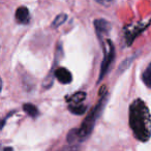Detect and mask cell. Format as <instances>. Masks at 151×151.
<instances>
[{"label": "cell", "mask_w": 151, "mask_h": 151, "mask_svg": "<svg viewBox=\"0 0 151 151\" xmlns=\"http://www.w3.org/2000/svg\"><path fill=\"white\" fill-rule=\"evenodd\" d=\"M129 125L134 136L141 142L151 138V115L142 99H136L129 107Z\"/></svg>", "instance_id": "6da1fadb"}, {"label": "cell", "mask_w": 151, "mask_h": 151, "mask_svg": "<svg viewBox=\"0 0 151 151\" xmlns=\"http://www.w3.org/2000/svg\"><path fill=\"white\" fill-rule=\"evenodd\" d=\"M99 94H101V99L97 103V105L93 108V110L88 114L85 120L83 121V123L81 124L80 128L79 129H73V132H75V136H73L71 134H68L67 136V141L69 143L73 142L76 140H85L87 139L89 136H90L91 132L93 130V127L95 125V122H96L97 118L99 117L101 113V110L104 109V106L106 104V101H107V94L108 93L106 92V88L104 87L101 89V91H99Z\"/></svg>", "instance_id": "7a4b0ae2"}, {"label": "cell", "mask_w": 151, "mask_h": 151, "mask_svg": "<svg viewBox=\"0 0 151 151\" xmlns=\"http://www.w3.org/2000/svg\"><path fill=\"white\" fill-rule=\"evenodd\" d=\"M101 44H103V49H104V59L101 66V73H99V81L104 79V77L108 73L112 62H113L114 56H115V48H114V45L111 40H101Z\"/></svg>", "instance_id": "3957f363"}, {"label": "cell", "mask_w": 151, "mask_h": 151, "mask_svg": "<svg viewBox=\"0 0 151 151\" xmlns=\"http://www.w3.org/2000/svg\"><path fill=\"white\" fill-rule=\"evenodd\" d=\"M94 27L96 34L99 36V38L101 40H104L105 36H107L110 33V30H111V24L108 21L104 19H97L94 21Z\"/></svg>", "instance_id": "277c9868"}, {"label": "cell", "mask_w": 151, "mask_h": 151, "mask_svg": "<svg viewBox=\"0 0 151 151\" xmlns=\"http://www.w3.org/2000/svg\"><path fill=\"white\" fill-rule=\"evenodd\" d=\"M148 26V24H143V23H139L136 25H132V27H127L126 28V33H125V38L127 40V45L129 46L132 44V42L137 37V35L141 33L145 28Z\"/></svg>", "instance_id": "5b68a950"}, {"label": "cell", "mask_w": 151, "mask_h": 151, "mask_svg": "<svg viewBox=\"0 0 151 151\" xmlns=\"http://www.w3.org/2000/svg\"><path fill=\"white\" fill-rule=\"evenodd\" d=\"M55 78L61 83V84H69L73 81V76L71 73L66 69L65 67H58L55 69Z\"/></svg>", "instance_id": "8992f818"}, {"label": "cell", "mask_w": 151, "mask_h": 151, "mask_svg": "<svg viewBox=\"0 0 151 151\" xmlns=\"http://www.w3.org/2000/svg\"><path fill=\"white\" fill-rule=\"evenodd\" d=\"M30 20V13L26 6H20L16 11V21L19 24H27Z\"/></svg>", "instance_id": "52a82bcc"}, {"label": "cell", "mask_w": 151, "mask_h": 151, "mask_svg": "<svg viewBox=\"0 0 151 151\" xmlns=\"http://www.w3.org/2000/svg\"><path fill=\"white\" fill-rule=\"evenodd\" d=\"M85 99H86V93L80 91V92L75 93L70 97H68L67 101H68L69 105H81Z\"/></svg>", "instance_id": "ba28073f"}, {"label": "cell", "mask_w": 151, "mask_h": 151, "mask_svg": "<svg viewBox=\"0 0 151 151\" xmlns=\"http://www.w3.org/2000/svg\"><path fill=\"white\" fill-rule=\"evenodd\" d=\"M23 110L27 115H29L30 117H32V118H36L40 115L38 109L34 105H32V104H25V105L23 106Z\"/></svg>", "instance_id": "9c48e42d"}, {"label": "cell", "mask_w": 151, "mask_h": 151, "mask_svg": "<svg viewBox=\"0 0 151 151\" xmlns=\"http://www.w3.org/2000/svg\"><path fill=\"white\" fill-rule=\"evenodd\" d=\"M142 80L147 87L151 88V63L146 67V69H145L144 73H143Z\"/></svg>", "instance_id": "30bf717a"}, {"label": "cell", "mask_w": 151, "mask_h": 151, "mask_svg": "<svg viewBox=\"0 0 151 151\" xmlns=\"http://www.w3.org/2000/svg\"><path fill=\"white\" fill-rule=\"evenodd\" d=\"M68 109L73 114H76V115H82V114H84L85 111L87 110V107L86 106H83V105H69Z\"/></svg>", "instance_id": "8fae6325"}, {"label": "cell", "mask_w": 151, "mask_h": 151, "mask_svg": "<svg viewBox=\"0 0 151 151\" xmlns=\"http://www.w3.org/2000/svg\"><path fill=\"white\" fill-rule=\"evenodd\" d=\"M67 20V15H65V14H60V15H58L56 18H55V20L53 21L52 23V27L53 28H57L59 27V26H61L63 23H64L65 21Z\"/></svg>", "instance_id": "7c38bea8"}, {"label": "cell", "mask_w": 151, "mask_h": 151, "mask_svg": "<svg viewBox=\"0 0 151 151\" xmlns=\"http://www.w3.org/2000/svg\"><path fill=\"white\" fill-rule=\"evenodd\" d=\"M97 3H99V4L101 5H105V6H109V5H111L112 3L115 1V0H95Z\"/></svg>", "instance_id": "4fadbf2b"}, {"label": "cell", "mask_w": 151, "mask_h": 151, "mask_svg": "<svg viewBox=\"0 0 151 151\" xmlns=\"http://www.w3.org/2000/svg\"><path fill=\"white\" fill-rule=\"evenodd\" d=\"M3 151H14V149L12 148V147H5V148L3 149Z\"/></svg>", "instance_id": "5bb4252c"}, {"label": "cell", "mask_w": 151, "mask_h": 151, "mask_svg": "<svg viewBox=\"0 0 151 151\" xmlns=\"http://www.w3.org/2000/svg\"><path fill=\"white\" fill-rule=\"evenodd\" d=\"M1 90H2V80L0 78V92H1Z\"/></svg>", "instance_id": "9a60e30c"}]
</instances>
